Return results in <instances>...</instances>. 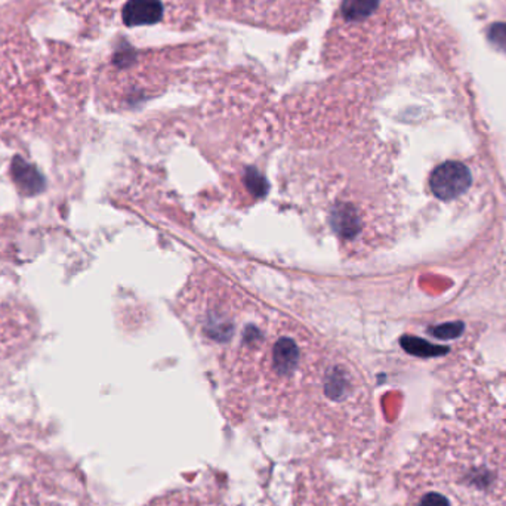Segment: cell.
Segmentation results:
<instances>
[{
	"mask_svg": "<svg viewBox=\"0 0 506 506\" xmlns=\"http://www.w3.org/2000/svg\"><path fill=\"white\" fill-rule=\"evenodd\" d=\"M283 506H364L358 498L339 490L323 474L305 471L290 485Z\"/></svg>",
	"mask_w": 506,
	"mask_h": 506,
	"instance_id": "6da1fadb",
	"label": "cell"
},
{
	"mask_svg": "<svg viewBox=\"0 0 506 506\" xmlns=\"http://www.w3.org/2000/svg\"><path fill=\"white\" fill-rule=\"evenodd\" d=\"M471 184V175L463 164L447 162L437 168L431 177V188L437 197L453 199L459 196Z\"/></svg>",
	"mask_w": 506,
	"mask_h": 506,
	"instance_id": "7a4b0ae2",
	"label": "cell"
},
{
	"mask_svg": "<svg viewBox=\"0 0 506 506\" xmlns=\"http://www.w3.org/2000/svg\"><path fill=\"white\" fill-rule=\"evenodd\" d=\"M147 506H226L219 494L206 487H186L162 494Z\"/></svg>",
	"mask_w": 506,
	"mask_h": 506,
	"instance_id": "3957f363",
	"label": "cell"
},
{
	"mask_svg": "<svg viewBox=\"0 0 506 506\" xmlns=\"http://www.w3.org/2000/svg\"><path fill=\"white\" fill-rule=\"evenodd\" d=\"M162 12L157 0H131L123 9V19L128 25L154 24L162 18Z\"/></svg>",
	"mask_w": 506,
	"mask_h": 506,
	"instance_id": "277c9868",
	"label": "cell"
},
{
	"mask_svg": "<svg viewBox=\"0 0 506 506\" xmlns=\"http://www.w3.org/2000/svg\"><path fill=\"white\" fill-rule=\"evenodd\" d=\"M377 6V0H344L342 11L346 19L360 21L371 15Z\"/></svg>",
	"mask_w": 506,
	"mask_h": 506,
	"instance_id": "5b68a950",
	"label": "cell"
},
{
	"mask_svg": "<svg viewBox=\"0 0 506 506\" xmlns=\"http://www.w3.org/2000/svg\"><path fill=\"white\" fill-rule=\"evenodd\" d=\"M490 38L506 51V24H496L490 28Z\"/></svg>",
	"mask_w": 506,
	"mask_h": 506,
	"instance_id": "8992f818",
	"label": "cell"
}]
</instances>
